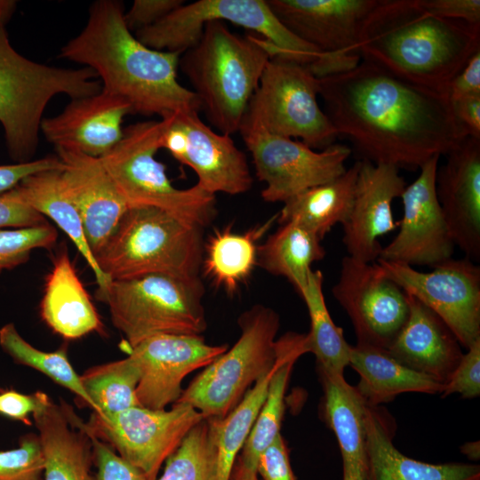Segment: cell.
Segmentation results:
<instances>
[{
    "instance_id": "6da1fadb",
    "label": "cell",
    "mask_w": 480,
    "mask_h": 480,
    "mask_svg": "<svg viewBox=\"0 0 480 480\" xmlns=\"http://www.w3.org/2000/svg\"><path fill=\"white\" fill-rule=\"evenodd\" d=\"M325 114L373 164L416 170L446 156L467 136L446 95L361 60L353 68L318 78Z\"/></svg>"
},
{
    "instance_id": "7a4b0ae2",
    "label": "cell",
    "mask_w": 480,
    "mask_h": 480,
    "mask_svg": "<svg viewBox=\"0 0 480 480\" xmlns=\"http://www.w3.org/2000/svg\"><path fill=\"white\" fill-rule=\"evenodd\" d=\"M180 55L138 40L126 26L123 4L116 0L94 2L84 28L60 53L93 70L101 89L125 100L133 114L162 119L180 111H201L196 94L178 81Z\"/></svg>"
},
{
    "instance_id": "3957f363",
    "label": "cell",
    "mask_w": 480,
    "mask_h": 480,
    "mask_svg": "<svg viewBox=\"0 0 480 480\" xmlns=\"http://www.w3.org/2000/svg\"><path fill=\"white\" fill-rule=\"evenodd\" d=\"M479 49L478 27L432 15L418 0H380L363 28L358 53L404 80L444 94Z\"/></svg>"
},
{
    "instance_id": "277c9868",
    "label": "cell",
    "mask_w": 480,
    "mask_h": 480,
    "mask_svg": "<svg viewBox=\"0 0 480 480\" xmlns=\"http://www.w3.org/2000/svg\"><path fill=\"white\" fill-rule=\"evenodd\" d=\"M271 57L260 36H240L227 23L214 20L206 23L197 43L181 53L179 68L210 125L232 135L239 132Z\"/></svg>"
},
{
    "instance_id": "5b68a950",
    "label": "cell",
    "mask_w": 480,
    "mask_h": 480,
    "mask_svg": "<svg viewBox=\"0 0 480 480\" xmlns=\"http://www.w3.org/2000/svg\"><path fill=\"white\" fill-rule=\"evenodd\" d=\"M89 68H62L20 54L0 25V124L10 156L29 161L38 144L43 113L57 94L74 99L99 93L101 84Z\"/></svg>"
},
{
    "instance_id": "8992f818",
    "label": "cell",
    "mask_w": 480,
    "mask_h": 480,
    "mask_svg": "<svg viewBox=\"0 0 480 480\" xmlns=\"http://www.w3.org/2000/svg\"><path fill=\"white\" fill-rule=\"evenodd\" d=\"M202 228L152 206L129 207L94 255L111 281L153 273L198 276Z\"/></svg>"
},
{
    "instance_id": "52a82bcc",
    "label": "cell",
    "mask_w": 480,
    "mask_h": 480,
    "mask_svg": "<svg viewBox=\"0 0 480 480\" xmlns=\"http://www.w3.org/2000/svg\"><path fill=\"white\" fill-rule=\"evenodd\" d=\"M199 276L153 273L111 280L96 298L130 348L157 334L201 335L207 327Z\"/></svg>"
},
{
    "instance_id": "ba28073f",
    "label": "cell",
    "mask_w": 480,
    "mask_h": 480,
    "mask_svg": "<svg viewBox=\"0 0 480 480\" xmlns=\"http://www.w3.org/2000/svg\"><path fill=\"white\" fill-rule=\"evenodd\" d=\"M162 131V120L132 124L124 129L117 144L99 158L129 207H156L203 228L217 213L215 195L196 184L184 189L172 186L165 166L156 158Z\"/></svg>"
},
{
    "instance_id": "9c48e42d",
    "label": "cell",
    "mask_w": 480,
    "mask_h": 480,
    "mask_svg": "<svg viewBox=\"0 0 480 480\" xmlns=\"http://www.w3.org/2000/svg\"><path fill=\"white\" fill-rule=\"evenodd\" d=\"M220 20L243 27L268 41L271 56L298 62L310 71L327 56L288 30L274 15L267 0H198L183 4L135 36L146 46L183 53L197 43L210 21Z\"/></svg>"
},
{
    "instance_id": "30bf717a",
    "label": "cell",
    "mask_w": 480,
    "mask_h": 480,
    "mask_svg": "<svg viewBox=\"0 0 480 480\" xmlns=\"http://www.w3.org/2000/svg\"><path fill=\"white\" fill-rule=\"evenodd\" d=\"M238 324L241 335L235 345L205 366L176 402L193 406L205 418H223L252 383L274 368L278 314L257 304L239 316Z\"/></svg>"
},
{
    "instance_id": "8fae6325",
    "label": "cell",
    "mask_w": 480,
    "mask_h": 480,
    "mask_svg": "<svg viewBox=\"0 0 480 480\" xmlns=\"http://www.w3.org/2000/svg\"><path fill=\"white\" fill-rule=\"evenodd\" d=\"M318 78L293 60L273 56L268 61L242 124L300 139L322 150L334 144L338 133L318 105Z\"/></svg>"
},
{
    "instance_id": "7c38bea8",
    "label": "cell",
    "mask_w": 480,
    "mask_h": 480,
    "mask_svg": "<svg viewBox=\"0 0 480 480\" xmlns=\"http://www.w3.org/2000/svg\"><path fill=\"white\" fill-rule=\"evenodd\" d=\"M249 150L256 177L265 183L261 197L268 203L283 202L313 187L327 183L347 168L351 148L332 144L320 152L300 140L271 134L242 124L238 132Z\"/></svg>"
},
{
    "instance_id": "4fadbf2b",
    "label": "cell",
    "mask_w": 480,
    "mask_h": 480,
    "mask_svg": "<svg viewBox=\"0 0 480 480\" xmlns=\"http://www.w3.org/2000/svg\"><path fill=\"white\" fill-rule=\"evenodd\" d=\"M173 404L168 411L136 406L110 417L92 413L85 425L92 434L140 469L148 480H156L162 464L205 418L188 404Z\"/></svg>"
},
{
    "instance_id": "5bb4252c",
    "label": "cell",
    "mask_w": 480,
    "mask_h": 480,
    "mask_svg": "<svg viewBox=\"0 0 480 480\" xmlns=\"http://www.w3.org/2000/svg\"><path fill=\"white\" fill-rule=\"evenodd\" d=\"M384 274L434 311L468 349L480 340V268L468 258L449 259L421 272L378 259Z\"/></svg>"
},
{
    "instance_id": "9a60e30c",
    "label": "cell",
    "mask_w": 480,
    "mask_h": 480,
    "mask_svg": "<svg viewBox=\"0 0 480 480\" xmlns=\"http://www.w3.org/2000/svg\"><path fill=\"white\" fill-rule=\"evenodd\" d=\"M197 111H180L162 120L161 148L190 167L206 192L239 195L249 191L252 176L244 153L231 135L215 132Z\"/></svg>"
},
{
    "instance_id": "2e32d148",
    "label": "cell",
    "mask_w": 480,
    "mask_h": 480,
    "mask_svg": "<svg viewBox=\"0 0 480 480\" xmlns=\"http://www.w3.org/2000/svg\"><path fill=\"white\" fill-rule=\"evenodd\" d=\"M332 292L351 320L357 345L387 350L409 316L406 293L376 262L345 256Z\"/></svg>"
},
{
    "instance_id": "e0dca14e",
    "label": "cell",
    "mask_w": 480,
    "mask_h": 480,
    "mask_svg": "<svg viewBox=\"0 0 480 480\" xmlns=\"http://www.w3.org/2000/svg\"><path fill=\"white\" fill-rule=\"evenodd\" d=\"M440 156L420 168V175L401 195L403 217L399 232L380 258L409 266H429L452 259L454 243L437 199L436 174Z\"/></svg>"
},
{
    "instance_id": "ac0fdd59",
    "label": "cell",
    "mask_w": 480,
    "mask_h": 480,
    "mask_svg": "<svg viewBox=\"0 0 480 480\" xmlns=\"http://www.w3.org/2000/svg\"><path fill=\"white\" fill-rule=\"evenodd\" d=\"M209 345L202 335L157 334L131 348L128 354L140 371L136 395L142 407L164 410L182 394L181 383L228 349Z\"/></svg>"
},
{
    "instance_id": "d6986e66",
    "label": "cell",
    "mask_w": 480,
    "mask_h": 480,
    "mask_svg": "<svg viewBox=\"0 0 480 480\" xmlns=\"http://www.w3.org/2000/svg\"><path fill=\"white\" fill-rule=\"evenodd\" d=\"M380 0H267L292 34L323 52L359 56L361 34Z\"/></svg>"
},
{
    "instance_id": "ffe728a7",
    "label": "cell",
    "mask_w": 480,
    "mask_h": 480,
    "mask_svg": "<svg viewBox=\"0 0 480 480\" xmlns=\"http://www.w3.org/2000/svg\"><path fill=\"white\" fill-rule=\"evenodd\" d=\"M359 161L352 208L342 225V242L348 256L372 263L383 248L380 237L399 226L394 220L392 204L401 196L406 183L394 165Z\"/></svg>"
},
{
    "instance_id": "44dd1931",
    "label": "cell",
    "mask_w": 480,
    "mask_h": 480,
    "mask_svg": "<svg viewBox=\"0 0 480 480\" xmlns=\"http://www.w3.org/2000/svg\"><path fill=\"white\" fill-rule=\"evenodd\" d=\"M437 168L436 190L455 245L480 260V139L466 137Z\"/></svg>"
},
{
    "instance_id": "7402d4cb",
    "label": "cell",
    "mask_w": 480,
    "mask_h": 480,
    "mask_svg": "<svg viewBox=\"0 0 480 480\" xmlns=\"http://www.w3.org/2000/svg\"><path fill=\"white\" fill-rule=\"evenodd\" d=\"M64 183L76 205L93 255L129 208L99 157L69 147L56 148Z\"/></svg>"
},
{
    "instance_id": "603a6c76",
    "label": "cell",
    "mask_w": 480,
    "mask_h": 480,
    "mask_svg": "<svg viewBox=\"0 0 480 480\" xmlns=\"http://www.w3.org/2000/svg\"><path fill=\"white\" fill-rule=\"evenodd\" d=\"M129 114L133 110L125 100L101 89L97 94L71 100L61 113L44 118L41 131L55 148H74L101 157L121 140L122 122Z\"/></svg>"
},
{
    "instance_id": "cb8c5ba5",
    "label": "cell",
    "mask_w": 480,
    "mask_h": 480,
    "mask_svg": "<svg viewBox=\"0 0 480 480\" xmlns=\"http://www.w3.org/2000/svg\"><path fill=\"white\" fill-rule=\"evenodd\" d=\"M405 293L408 318L386 351L406 367L444 384L463 356L461 345L434 311Z\"/></svg>"
},
{
    "instance_id": "d4e9b609",
    "label": "cell",
    "mask_w": 480,
    "mask_h": 480,
    "mask_svg": "<svg viewBox=\"0 0 480 480\" xmlns=\"http://www.w3.org/2000/svg\"><path fill=\"white\" fill-rule=\"evenodd\" d=\"M32 415L44 455L43 480H96L92 441L73 410L41 392Z\"/></svg>"
},
{
    "instance_id": "484cf974",
    "label": "cell",
    "mask_w": 480,
    "mask_h": 480,
    "mask_svg": "<svg viewBox=\"0 0 480 480\" xmlns=\"http://www.w3.org/2000/svg\"><path fill=\"white\" fill-rule=\"evenodd\" d=\"M40 315L55 333L66 340H76L93 332L104 333L97 309L66 249L53 259L45 279Z\"/></svg>"
},
{
    "instance_id": "4316f807",
    "label": "cell",
    "mask_w": 480,
    "mask_h": 480,
    "mask_svg": "<svg viewBox=\"0 0 480 480\" xmlns=\"http://www.w3.org/2000/svg\"><path fill=\"white\" fill-rule=\"evenodd\" d=\"M385 419L377 407L367 405V480H480L476 464H431L405 456L394 445L393 432Z\"/></svg>"
},
{
    "instance_id": "83f0119b",
    "label": "cell",
    "mask_w": 480,
    "mask_h": 480,
    "mask_svg": "<svg viewBox=\"0 0 480 480\" xmlns=\"http://www.w3.org/2000/svg\"><path fill=\"white\" fill-rule=\"evenodd\" d=\"M324 389V414L342 459V480H367L365 412L367 404L343 374L318 370Z\"/></svg>"
},
{
    "instance_id": "f1b7e54d",
    "label": "cell",
    "mask_w": 480,
    "mask_h": 480,
    "mask_svg": "<svg viewBox=\"0 0 480 480\" xmlns=\"http://www.w3.org/2000/svg\"><path fill=\"white\" fill-rule=\"evenodd\" d=\"M62 168L31 174L9 193L44 217L53 220L69 237L92 270L98 284L97 291H104L110 280L99 268L90 249L80 212L62 179Z\"/></svg>"
},
{
    "instance_id": "f546056e",
    "label": "cell",
    "mask_w": 480,
    "mask_h": 480,
    "mask_svg": "<svg viewBox=\"0 0 480 480\" xmlns=\"http://www.w3.org/2000/svg\"><path fill=\"white\" fill-rule=\"evenodd\" d=\"M348 365L360 376L357 392L372 407L402 393L441 394L444 388V384L406 367L386 350L369 346H350Z\"/></svg>"
},
{
    "instance_id": "4dcf8cb0",
    "label": "cell",
    "mask_w": 480,
    "mask_h": 480,
    "mask_svg": "<svg viewBox=\"0 0 480 480\" xmlns=\"http://www.w3.org/2000/svg\"><path fill=\"white\" fill-rule=\"evenodd\" d=\"M277 216L278 213L243 233L235 232L231 226L214 230L204 242V275L228 295L237 292L257 266L259 240Z\"/></svg>"
},
{
    "instance_id": "1f68e13d",
    "label": "cell",
    "mask_w": 480,
    "mask_h": 480,
    "mask_svg": "<svg viewBox=\"0 0 480 480\" xmlns=\"http://www.w3.org/2000/svg\"><path fill=\"white\" fill-rule=\"evenodd\" d=\"M360 161L338 178L293 196L278 212L279 224L295 222L321 241L338 223L349 216L356 186Z\"/></svg>"
},
{
    "instance_id": "d6a6232c",
    "label": "cell",
    "mask_w": 480,
    "mask_h": 480,
    "mask_svg": "<svg viewBox=\"0 0 480 480\" xmlns=\"http://www.w3.org/2000/svg\"><path fill=\"white\" fill-rule=\"evenodd\" d=\"M307 334L288 332L276 340L278 364L271 376L266 399L237 457L249 469L257 472L261 452L280 434L284 412V396L296 360L308 353Z\"/></svg>"
},
{
    "instance_id": "836d02e7",
    "label": "cell",
    "mask_w": 480,
    "mask_h": 480,
    "mask_svg": "<svg viewBox=\"0 0 480 480\" xmlns=\"http://www.w3.org/2000/svg\"><path fill=\"white\" fill-rule=\"evenodd\" d=\"M324 256L325 250L316 235L295 222H285L259 244L257 266L285 277L300 295L308 284L312 264Z\"/></svg>"
},
{
    "instance_id": "e575fe53",
    "label": "cell",
    "mask_w": 480,
    "mask_h": 480,
    "mask_svg": "<svg viewBox=\"0 0 480 480\" xmlns=\"http://www.w3.org/2000/svg\"><path fill=\"white\" fill-rule=\"evenodd\" d=\"M278 364L254 383L241 401L223 418H208L214 451L213 480H228L235 461L243 448L266 399L272 374Z\"/></svg>"
},
{
    "instance_id": "d590c367",
    "label": "cell",
    "mask_w": 480,
    "mask_h": 480,
    "mask_svg": "<svg viewBox=\"0 0 480 480\" xmlns=\"http://www.w3.org/2000/svg\"><path fill=\"white\" fill-rule=\"evenodd\" d=\"M324 277L320 270L312 271L306 289L300 295L308 308L310 331L307 334L309 352L316 357L318 370L343 374L349 362L350 346L343 331L332 321L323 293Z\"/></svg>"
},
{
    "instance_id": "8d00e7d4",
    "label": "cell",
    "mask_w": 480,
    "mask_h": 480,
    "mask_svg": "<svg viewBox=\"0 0 480 480\" xmlns=\"http://www.w3.org/2000/svg\"><path fill=\"white\" fill-rule=\"evenodd\" d=\"M82 385L93 404V413L110 417L141 406L136 395L140 371L132 358L95 365L80 375Z\"/></svg>"
},
{
    "instance_id": "74e56055",
    "label": "cell",
    "mask_w": 480,
    "mask_h": 480,
    "mask_svg": "<svg viewBox=\"0 0 480 480\" xmlns=\"http://www.w3.org/2000/svg\"><path fill=\"white\" fill-rule=\"evenodd\" d=\"M0 347L19 364L33 368L74 393L84 404L93 409L81 380L72 367L66 348L53 352L37 349L29 344L17 331L13 324H6L0 329Z\"/></svg>"
},
{
    "instance_id": "f35d334b",
    "label": "cell",
    "mask_w": 480,
    "mask_h": 480,
    "mask_svg": "<svg viewBox=\"0 0 480 480\" xmlns=\"http://www.w3.org/2000/svg\"><path fill=\"white\" fill-rule=\"evenodd\" d=\"M214 451L208 418L184 437L156 480H213Z\"/></svg>"
},
{
    "instance_id": "ab89813d",
    "label": "cell",
    "mask_w": 480,
    "mask_h": 480,
    "mask_svg": "<svg viewBox=\"0 0 480 480\" xmlns=\"http://www.w3.org/2000/svg\"><path fill=\"white\" fill-rule=\"evenodd\" d=\"M54 227L38 226L0 230V274L25 263L35 249L50 248L57 241Z\"/></svg>"
},
{
    "instance_id": "60d3db41",
    "label": "cell",
    "mask_w": 480,
    "mask_h": 480,
    "mask_svg": "<svg viewBox=\"0 0 480 480\" xmlns=\"http://www.w3.org/2000/svg\"><path fill=\"white\" fill-rule=\"evenodd\" d=\"M44 455L38 436H23L19 445L0 451V480H43Z\"/></svg>"
},
{
    "instance_id": "b9f144b4",
    "label": "cell",
    "mask_w": 480,
    "mask_h": 480,
    "mask_svg": "<svg viewBox=\"0 0 480 480\" xmlns=\"http://www.w3.org/2000/svg\"><path fill=\"white\" fill-rule=\"evenodd\" d=\"M92 444L96 480H148L137 468L118 455L105 441L92 434L83 422Z\"/></svg>"
},
{
    "instance_id": "7bdbcfd3",
    "label": "cell",
    "mask_w": 480,
    "mask_h": 480,
    "mask_svg": "<svg viewBox=\"0 0 480 480\" xmlns=\"http://www.w3.org/2000/svg\"><path fill=\"white\" fill-rule=\"evenodd\" d=\"M458 393L463 398H475L480 395V340L475 341L449 380L444 384L441 396Z\"/></svg>"
},
{
    "instance_id": "ee69618b",
    "label": "cell",
    "mask_w": 480,
    "mask_h": 480,
    "mask_svg": "<svg viewBox=\"0 0 480 480\" xmlns=\"http://www.w3.org/2000/svg\"><path fill=\"white\" fill-rule=\"evenodd\" d=\"M185 3L183 0H135L124 12L127 28L136 32L148 28Z\"/></svg>"
},
{
    "instance_id": "f6af8a7d",
    "label": "cell",
    "mask_w": 480,
    "mask_h": 480,
    "mask_svg": "<svg viewBox=\"0 0 480 480\" xmlns=\"http://www.w3.org/2000/svg\"><path fill=\"white\" fill-rule=\"evenodd\" d=\"M418 3L438 18L480 28V0H418Z\"/></svg>"
},
{
    "instance_id": "bcb514c9",
    "label": "cell",
    "mask_w": 480,
    "mask_h": 480,
    "mask_svg": "<svg viewBox=\"0 0 480 480\" xmlns=\"http://www.w3.org/2000/svg\"><path fill=\"white\" fill-rule=\"evenodd\" d=\"M257 473L263 480H295L288 451L281 434L261 452L258 460Z\"/></svg>"
},
{
    "instance_id": "7dc6e473",
    "label": "cell",
    "mask_w": 480,
    "mask_h": 480,
    "mask_svg": "<svg viewBox=\"0 0 480 480\" xmlns=\"http://www.w3.org/2000/svg\"><path fill=\"white\" fill-rule=\"evenodd\" d=\"M46 222L41 213L14 198L9 191L0 194V230L29 228Z\"/></svg>"
},
{
    "instance_id": "c3c4849f",
    "label": "cell",
    "mask_w": 480,
    "mask_h": 480,
    "mask_svg": "<svg viewBox=\"0 0 480 480\" xmlns=\"http://www.w3.org/2000/svg\"><path fill=\"white\" fill-rule=\"evenodd\" d=\"M62 167L63 164L58 156H47L35 161L0 165V194L12 189L31 174Z\"/></svg>"
},
{
    "instance_id": "681fc988",
    "label": "cell",
    "mask_w": 480,
    "mask_h": 480,
    "mask_svg": "<svg viewBox=\"0 0 480 480\" xmlns=\"http://www.w3.org/2000/svg\"><path fill=\"white\" fill-rule=\"evenodd\" d=\"M444 94L450 101L480 94V49L468 60L461 70L447 85Z\"/></svg>"
},
{
    "instance_id": "f907efd6",
    "label": "cell",
    "mask_w": 480,
    "mask_h": 480,
    "mask_svg": "<svg viewBox=\"0 0 480 480\" xmlns=\"http://www.w3.org/2000/svg\"><path fill=\"white\" fill-rule=\"evenodd\" d=\"M41 391L25 395L13 389L0 392V414L10 419L30 425V413L36 410L40 402Z\"/></svg>"
},
{
    "instance_id": "816d5d0a",
    "label": "cell",
    "mask_w": 480,
    "mask_h": 480,
    "mask_svg": "<svg viewBox=\"0 0 480 480\" xmlns=\"http://www.w3.org/2000/svg\"><path fill=\"white\" fill-rule=\"evenodd\" d=\"M453 115L467 137L480 139V94L451 101Z\"/></svg>"
},
{
    "instance_id": "f5cc1de1",
    "label": "cell",
    "mask_w": 480,
    "mask_h": 480,
    "mask_svg": "<svg viewBox=\"0 0 480 480\" xmlns=\"http://www.w3.org/2000/svg\"><path fill=\"white\" fill-rule=\"evenodd\" d=\"M256 471L246 468L236 458L228 480H259Z\"/></svg>"
},
{
    "instance_id": "db71d44e",
    "label": "cell",
    "mask_w": 480,
    "mask_h": 480,
    "mask_svg": "<svg viewBox=\"0 0 480 480\" xmlns=\"http://www.w3.org/2000/svg\"><path fill=\"white\" fill-rule=\"evenodd\" d=\"M17 8L15 0H0V25L4 26L12 17Z\"/></svg>"
},
{
    "instance_id": "11a10c76",
    "label": "cell",
    "mask_w": 480,
    "mask_h": 480,
    "mask_svg": "<svg viewBox=\"0 0 480 480\" xmlns=\"http://www.w3.org/2000/svg\"><path fill=\"white\" fill-rule=\"evenodd\" d=\"M461 452L469 460L476 461L480 458L479 441L468 442L460 447Z\"/></svg>"
}]
</instances>
